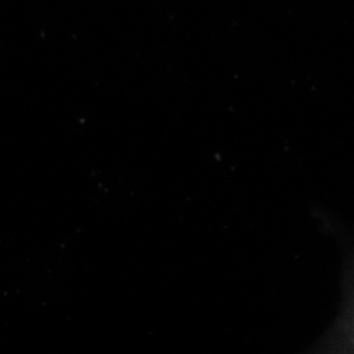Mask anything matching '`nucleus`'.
Instances as JSON below:
<instances>
[]
</instances>
